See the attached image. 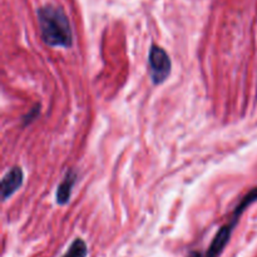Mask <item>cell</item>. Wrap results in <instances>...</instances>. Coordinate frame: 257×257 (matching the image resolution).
<instances>
[{"mask_svg":"<svg viewBox=\"0 0 257 257\" xmlns=\"http://www.w3.org/2000/svg\"><path fill=\"white\" fill-rule=\"evenodd\" d=\"M235 228L233 223H227L226 226H223L220 231L217 232V235L215 236L213 241L211 242L210 247H208L207 252H206L205 257H218L222 253L223 248L226 247V245L230 241L231 235H232V231Z\"/></svg>","mask_w":257,"mask_h":257,"instance_id":"obj_4","label":"cell"},{"mask_svg":"<svg viewBox=\"0 0 257 257\" xmlns=\"http://www.w3.org/2000/svg\"><path fill=\"white\" fill-rule=\"evenodd\" d=\"M88 255V247L87 243L82 240V238H77L73 241L70 247L68 248L67 253L63 257H87Z\"/></svg>","mask_w":257,"mask_h":257,"instance_id":"obj_6","label":"cell"},{"mask_svg":"<svg viewBox=\"0 0 257 257\" xmlns=\"http://www.w3.org/2000/svg\"><path fill=\"white\" fill-rule=\"evenodd\" d=\"M188 257H202V256H201L200 252H196V251H195V252H191L190 256H188Z\"/></svg>","mask_w":257,"mask_h":257,"instance_id":"obj_8","label":"cell"},{"mask_svg":"<svg viewBox=\"0 0 257 257\" xmlns=\"http://www.w3.org/2000/svg\"><path fill=\"white\" fill-rule=\"evenodd\" d=\"M39 112H40V105L37 104L34 108H32V109L29 110L28 114L24 115V124H29L30 122L37 119V117L39 115Z\"/></svg>","mask_w":257,"mask_h":257,"instance_id":"obj_7","label":"cell"},{"mask_svg":"<svg viewBox=\"0 0 257 257\" xmlns=\"http://www.w3.org/2000/svg\"><path fill=\"white\" fill-rule=\"evenodd\" d=\"M24 180V173L20 167H13L12 170L8 171L7 175L2 180V197L3 200L7 201L8 198L12 197L23 185Z\"/></svg>","mask_w":257,"mask_h":257,"instance_id":"obj_3","label":"cell"},{"mask_svg":"<svg viewBox=\"0 0 257 257\" xmlns=\"http://www.w3.org/2000/svg\"><path fill=\"white\" fill-rule=\"evenodd\" d=\"M40 35L49 47L70 48L73 45V33L69 20L62 8L44 5L38 9Z\"/></svg>","mask_w":257,"mask_h":257,"instance_id":"obj_1","label":"cell"},{"mask_svg":"<svg viewBox=\"0 0 257 257\" xmlns=\"http://www.w3.org/2000/svg\"><path fill=\"white\" fill-rule=\"evenodd\" d=\"M75 181H77V173L74 171L69 170L65 175L64 180L62 181L59 186H58L57 190V202L58 205H67L70 200V196H72L73 187L75 185Z\"/></svg>","mask_w":257,"mask_h":257,"instance_id":"obj_5","label":"cell"},{"mask_svg":"<svg viewBox=\"0 0 257 257\" xmlns=\"http://www.w3.org/2000/svg\"><path fill=\"white\" fill-rule=\"evenodd\" d=\"M151 79L155 84H162L171 74V59L167 52L158 45H152L148 53Z\"/></svg>","mask_w":257,"mask_h":257,"instance_id":"obj_2","label":"cell"}]
</instances>
